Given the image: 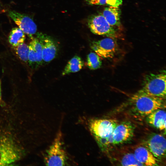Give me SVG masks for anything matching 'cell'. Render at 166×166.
<instances>
[{
	"instance_id": "obj_1",
	"label": "cell",
	"mask_w": 166,
	"mask_h": 166,
	"mask_svg": "<svg viewBox=\"0 0 166 166\" xmlns=\"http://www.w3.org/2000/svg\"><path fill=\"white\" fill-rule=\"evenodd\" d=\"M164 98L153 96L138 95L136 93L132 97V111L136 115L146 117L158 109L165 107Z\"/></svg>"
},
{
	"instance_id": "obj_2",
	"label": "cell",
	"mask_w": 166,
	"mask_h": 166,
	"mask_svg": "<svg viewBox=\"0 0 166 166\" xmlns=\"http://www.w3.org/2000/svg\"><path fill=\"white\" fill-rule=\"evenodd\" d=\"M165 72L150 73L144 77L142 88L136 93L165 98Z\"/></svg>"
},
{
	"instance_id": "obj_3",
	"label": "cell",
	"mask_w": 166,
	"mask_h": 166,
	"mask_svg": "<svg viewBox=\"0 0 166 166\" xmlns=\"http://www.w3.org/2000/svg\"><path fill=\"white\" fill-rule=\"evenodd\" d=\"M21 156V150L12 138L7 134H0V166L11 165Z\"/></svg>"
},
{
	"instance_id": "obj_4",
	"label": "cell",
	"mask_w": 166,
	"mask_h": 166,
	"mask_svg": "<svg viewBox=\"0 0 166 166\" xmlns=\"http://www.w3.org/2000/svg\"><path fill=\"white\" fill-rule=\"evenodd\" d=\"M67 159L66 154L62 147V134L59 130L46 152L45 163L47 166H64L66 164Z\"/></svg>"
},
{
	"instance_id": "obj_5",
	"label": "cell",
	"mask_w": 166,
	"mask_h": 166,
	"mask_svg": "<svg viewBox=\"0 0 166 166\" xmlns=\"http://www.w3.org/2000/svg\"><path fill=\"white\" fill-rule=\"evenodd\" d=\"M88 124L90 132L97 141L111 136L118 123L114 119H91Z\"/></svg>"
},
{
	"instance_id": "obj_6",
	"label": "cell",
	"mask_w": 166,
	"mask_h": 166,
	"mask_svg": "<svg viewBox=\"0 0 166 166\" xmlns=\"http://www.w3.org/2000/svg\"><path fill=\"white\" fill-rule=\"evenodd\" d=\"M88 25L94 34L114 38L118 36L117 29L110 26L102 15H94L89 19Z\"/></svg>"
},
{
	"instance_id": "obj_7",
	"label": "cell",
	"mask_w": 166,
	"mask_h": 166,
	"mask_svg": "<svg viewBox=\"0 0 166 166\" xmlns=\"http://www.w3.org/2000/svg\"><path fill=\"white\" fill-rule=\"evenodd\" d=\"M90 47L100 57L103 58H112L117 50V45L116 41L111 38L93 42Z\"/></svg>"
},
{
	"instance_id": "obj_8",
	"label": "cell",
	"mask_w": 166,
	"mask_h": 166,
	"mask_svg": "<svg viewBox=\"0 0 166 166\" xmlns=\"http://www.w3.org/2000/svg\"><path fill=\"white\" fill-rule=\"evenodd\" d=\"M8 15L19 28L31 39L35 34L37 27L33 20L26 15L14 10L9 11Z\"/></svg>"
},
{
	"instance_id": "obj_9",
	"label": "cell",
	"mask_w": 166,
	"mask_h": 166,
	"mask_svg": "<svg viewBox=\"0 0 166 166\" xmlns=\"http://www.w3.org/2000/svg\"><path fill=\"white\" fill-rule=\"evenodd\" d=\"M134 129V125L129 121L117 124L112 133L113 145H119L129 141L133 136Z\"/></svg>"
},
{
	"instance_id": "obj_10",
	"label": "cell",
	"mask_w": 166,
	"mask_h": 166,
	"mask_svg": "<svg viewBox=\"0 0 166 166\" xmlns=\"http://www.w3.org/2000/svg\"><path fill=\"white\" fill-rule=\"evenodd\" d=\"M166 140L162 135L153 134L145 141L146 147L157 159L165 156L166 152Z\"/></svg>"
},
{
	"instance_id": "obj_11",
	"label": "cell",
	"mask_w": 166,
	"mask_h": 166,
	"mask_svg": "<svg viewBox=\"0 0 166 166\" xmlns=\"http://www.w3.org/2000/svg\"><path fill=\"white\" fill-rule=\"evenodd\" d=\"M37 36L42 46L43 61L49 62L53 60L57 55V49L55 44L47 36L41 33L38 34Z\"/></svg>"
},
{
	"instance_id": "obj_12",
	"label": "cell",
	"mask_w": 166,
	"mask_h": 166,
	"mask_svg": "<svg viewBox=\"0 0 166 166\" xmlns=\"http://www.w3.org/2000/svg\"><path fill=\"white\" fill-rule=\"evenodd\" d=\"M134 156L138 162L143 166L158 165L157 159L145 146H140L134 150Z\"/></svg>"
},
{
	"instance_id": "obj_13",
	"label": "cell",
	"mask_w": 166,
	"mask_h": 166,
	"mask_svg": "<svg viewBox=\"0 0 166 166\" xmlns=\"http://www.w3.org/2000/svg\"><path fill=\"white\" fill-rule=\"evenodd\" d=\"M28 61L30 65L41 64L43 61L41 44L37 38H33L29 45Z\"/></svg>"
},
{
	"instance_id": "obj_14",
	"label": "cell",
	"mask_w": 166,
	"mask_h": 166,
	"mask_svg": "<svg viewBox=\"0 0 166 166\" xmlns=\"http://www.w3.org/2000/svg\"><path fill=\"white\" fill-rule=\"evenodd\" d=\"M147 122L161 131H165L166 112L163 109L156 110L146 116Z\"/></svg>"
},
{
	"instance_id": "obj_15",
	"label": "cell",
	"mask_w": 166,
	"mask_h": 166,
	"mask_svg": "<svg viewBox=\"0 0 166 166\" xmlns=\"http://www.w3.org/2000/svg\"><path fill=\"white\" fill-rule=\"evenodd\" d=\"M121 11L119 7L109 6L104 10L102 15L109 24L116 29L121 27L120 16Z\"/></svg>"
},
{
	"instance_id": "obj_16",
	"label": "cell",
	"mask_w": 166,
	"mask_h": 166,
	"mask_svg": "<svg viewBox=\"0 0 166 166\" xmlns=\"http://www.w3.org/2000/svg\"><path fill=\"white\" fill-rule=\"evenodd\" d=\"M84 66V63L81 58L75 56L67 63L62 73L63 76L70 73H76L80 71Z\"/></svg>"
},
{
	"instance_id": "obj_17",
	"label": "cell",
	"mask_w": 166,
	"mask_h": 166,
	"mask_svg": "<svg viewBox=\"0 0 166 166\" xmlns=\"http://www.w3.org/2000/svg\"><path fill=\"white\" fill-rule=\"evenodd\" d=\"M25 39L24 33L18 27L12 29L8 38L9 42L13 47L24 42Z\"/></svg>"
},
{
	"instance_id": "obj_18",
	"label": "cell",
	"mask_w": 166,
	"mask_h": 166,
	"mask_svg": "<svg viewBox=\"0 0 166 166\" xmlns=\"http://www.w3.org/2000/svg\"><path fill=\"white\" fill-rule=\"evenodd\" d=\"M87 65L91 70H95L100 68L102 65L101 57L95 52H91L87 55Z\"/></svg>"
},
{
	"instance_id": "obj_19",
	"label": "cell",
	"mask_w": 166,
	"mask_h": 166,
	"mask_svg": "<svg viewBox=\"0 0 166 166\" xmlns=\"http://www.w3.org/2000/svg\"><path fill=\"white\" fill-rule=\"evenodd\" d=\"M120 164L122 166H143L136 159L134 153L127 152L121 159Z\"/></svg>"
},
{
	"instance_id": "obj_20",
	"label": "cell",
	"mask_w": 166,
	"mask_h": 166,
	"mask_svg": "<svg viewBox=\"0 0 166 166\" xmlns=\"http://www.w3.org/2000/svg\"><path fill=\"white\" fill-rule=\"evenodd\" d=\"M13 48L16 54L21 60L26 62L28 61L29 45L23 42Z\"/></svg>"
},
{
	"instance_id": "obj_21",
	"label": "cell",
	"mask_w": 166,
	"mask_h": 166,
	"mask_svg": "<svg viewBox=\"0 0 166 166\" xmlns=\"http://www.w3.org/2000/svg\"><path fill=\"white\" fill-rule=\"evenodd\" d=\"M122 0H106V3L111 6L119 7L122 3Z\"/></svg>"
},
{
	"instance_id": "obj_22",
	"label": "cell",
	"mask_w": 166,
	"mask_h": 166,
	"mask_svg": "<svg viewBox=\"0 0 166 166\" xmlns=\"http://www.w3.org/2000/svg\"><path fill=\"white\" fill-rule=\"evenodd\" d=\"M87 3L91 5H103L106 4V0H86Z\"/></svg>"
},
{
	"instance_id": "obj_23",
	"label": "cell",
	"mask_w": 166,
	"mask_h": 166,
	"mask_svg": "<svg viewBox=\"0 0 166 166\" xmlns=\"http://www.w3.org/2000/svg\"><path fill=\"white\" fill-rule=\"evenodd\" d=\"M1 100V86H0V100Z\"/></svg>"
},
{
	"instance_id": "obj_24",
	"label": "cell",
	"mask_w": 166,
	"mask_h": 166,
	"mask_svg": "<svg viewBox=\"0 0 166 166\" xmlns=\"http://www.w3.org/2000/svg\"><path fill=\"white\" fill-rule=\"evenodd\" d=\"M0 10H1V5L0 3Z\"/></svg>"
}]
</instances>
